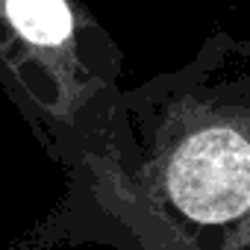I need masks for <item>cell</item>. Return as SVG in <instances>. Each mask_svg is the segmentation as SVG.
Segmentation results:
<instances>
[{
    "instance_id": "obj_2",
    "label": "cell",
    "mask_w": 250,
    "mask_h": 250,
    "mask_svg": "<svg viewBox=\"0 0 250 250\" xmlns=\"http://www.w3.org/2000/svg\"><path fill=\"white\" fill-rule=\"evenodd\" d=\"M15 30L36 44H56L71 33V12L62 0H3Z\"/></svg>"
},
{
    "instance_id": "obj_1",
    "label": "cell",
    "mask_w": 250,
    "mask_h": 250,
    "mask_svg": "<svg viewBox=\"0 0 250 250\" xmlns=\"http://www.w3.org/2000/svg\"><path fill=\"white\" fill-rule=\"evenodd\" d=\"M168 188L177 206L203 224L235 218L250 206V142L235 130L197 133L177 150Z\"/></svg>"
}]
</instances>
